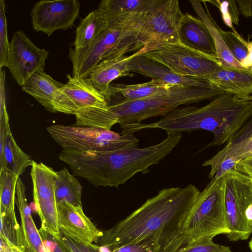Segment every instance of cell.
<instances>
[{
    "instance_id": "1",
    "label": "cell",
    "mask_w": 252,
    "mask_h": 252,
    "mask_svg": "<svg viewBox=\"0 0 252 252\" xmlns=\"http://www.w3.org/2000/svg\"><path fill=\"white\" fill-rule=\"evenodd\" d=\"M200 192L192 184L161 189L103 231L95 244L119 247L146 243L157 245L165 252H179L192 244L183 234L182 227Z\"/></svg>"
},
{
    "instance_id": "2",
    "label": "cell",
    "mask_w": 252,
    "mask_h": 252,
    "mask_svg": "<svg viewBox=\"0 0 252 252\" xmlns=\"http://www.w3.org/2000/svg\"><path fill=\"white\" fill-rule=\"evenodd\" d=\"M161 142L145 148L138 145L107 152L63 150L61 160L73 173L88 181L95 187H118L137 173H147L179 143L181 133L167 132Z\"/></svg>"
},
{
    "instance_id": "3",
    "label": "cell",
    "mask_w": 252,
    "mask_h": 252,
    "mask_svg": "<svg viewBox=\"0 0 252 252\" xmlns=\"http://www.w3.org/2000/svg\"><path fill=\"white\" fill-rule=\"evenodd\" d=\"M252 126V95L225 93L200 107H179L157 122L144 124L143 128L175 133L204 129L214 134V140L208 145L212 146L237 142L240 134Z\"/></svg>"
},
{
    "instance_id": "4",
    "label": "cell",
    "mask_w": 252,
    "mask_h": 252,
    "mask_svg": "<svg viewBox=\"0 0 252 252\" xmlns=\"http://www.w3.org/2000/svg\"><path fill=\"white\" fill-rule=\"evenodd\" d=\"M225 93L214 85L183 86L175 85L169 90L140 99L111 100L110 108L119 118L120 126L140 123L146 119L164 116L182 105L213 99Z\"/></svg>"
},
{
    "instance_id": "5",
    "label": "cell",
    "mask_w": 252,
    "mask_h": 252,
    "mask_svg": "<svg viewBox=\"0 0 252 252\" xmlns=\"http://www.w3.org/2000/svg\"><path fill=\"white\" fill-rule=\"evenodd\" d=\"M140 25L127 24L108 27L89 47L78 50L71 48L69 56L72 63V77L88 78L102 60L124 56L141 49L144 44L139 36Z\"/></svg>"
},
{
    "instance_id": "6",
    "label": "cell",
    "mask_w": 252,
    "mask_h": 252,
    "mask_svg": "<svg viewBox=\"0 0 252 252\" xmlns=\"http://www.w3.org/2000/svg\"><path fill=\"white\" fill-rule=\"evenodd\" d=\"M183 234L191 243L211 241L219 234L229 233L223 176L213 178L202 191L185 220Z\"/></svg>"
},
{
    "instance_id": "7",
    "label": "cell",
    "mask_w": 252,
    "mask_h": 252,
    "mask_svg": "<svg viewBox=\"0 0 252 252\" xmlns=\"http://www.w3.org/2000/svg\"><path fill=\"white\" fill-rule=\"evenodd\" d=\"M47 130L63 150L107 152L138 145L134 134H120L110 129L53 125Z\"/></svg>"
},
{
    "instance_id": "8",
    "label": "cell",
    "mask_w": 252,
    "mask_h": 252,
    "mask_svg": "<svg viewBox=\"0 0 252 252\" xmlns=\"http://www.w3.org/2000/svg\"><path fill=\"white\" fill-rule=\"evenodd\" d=\"M183 15L178 0H157L140 24L139 36L144 46L135 55L165 44L180 43L179 30Z\"/></svg>"
},
{
    "instance_id": "9",
    "label": "cell",
    "mask_w": 252,
    "mask_h": 252,
    "mask_svg": "<svg viewBox=\"0 0 252 252\" xmlns=\"http://www.w3.org/2000/svg\"><path fill=\"white\" fill-rule=\"evenodd\" d=\"M225 206L230 241L245 240L252 233L246 217V211L252 204V185L249 176L237 170L223 175Z\"/></svg>"
},
{
    "instance_id": "10",
    "label": "cell",
    "mask_w": 252,
    "mask_h": 252,
    "mask_svg": "<svg viewBox=\"0 0 252 252\" xmlns=\"http://www.w3.org/2000/svg\"><path fill=\"white\" fill-rule=\"evenodd\" d=\"M141 55L184 76L203 77L222 65L217 56L194 50L181 43L165 44Z\"/></svg>"
},
{
    "instance_id": "11",
    "label": "cell",
    "mask_w": 252,
    "mask_h": 252,
    "mask_svg": "<svg viewBox=\"0 0 252 252\" xmlns=\"http://www.w3.org/2000/svg\"><path fill=\"white\" fill-rule=\"evenodd\" d=\"M31 166L33 201L41 220V227L58 238L61 231L55 192L56 171L42 162L34 160Z\"/></svg>"
},
{
    "instance_id": "12",
    "label": "cell",
    "mask_w": 252,
    "mask_h": 252,
    "mask_svg": "<svg viewBox=\"0 0 252 252\" xmlns=\"http://www.w3.org/2000/svg\"><path fill=\"white\" fill-rule=\"evenodd\" d=\"M49 52L35 46L22 31L13 34L6 66L20 86L40 69H44Z\"/></svg>"
},
{
    "instance_id": "13",
    "label": "cell",
    "mask_w": 252,
    "mask_h": 252,
    "mask_svg": "<svg viewBox=\"0 0 252 252\" xmlns=\"http://www.w3.org/2000/svg\"><path fill=\"white\" fill-rule=\"evenodd\" d=\"M64 86L59 90L54 100L55 112L75 115L82 109L89 108L107 109L105 98L93 86L90 79L74 78L70 74Z\"/></svg>"
},
{
    "instance_id": "14",
    "label": "cell",
    "mask_w": 252,
    "mask_h": 252,
    "mask_svg": "<svg viewBox=\"0 0 252 252\" xmlns=\"http://www.w3.org/2000/svg\"><path fill=\"white\" fill-rule=\"evenodd\" d=\"M80 4L77 0H42L31 11L33 29L50 36L58 30L71 28L78 17Z\"/></svg>"
},
{
    "instance_id": "15",
    "label": "cell",
    "mask_w": 252,
    "mask_h": 252,
    "mask_svg": "<svg viewBox=\"0 0 252 252\" xmlns=\"http://www.w3.org/2000/svg\"><path fill=\"white\" fill-rule=\"evenodd\" d=\"M60 231L73 240L86 245L96 244L103 234L85 215L82 206L66 202L58 203Z\"/></svg>"
},
{
    "instance_id": "16",
    "label": "cell",
    "mask_w": 252,
    "mask_h": 252,
    "mask_svg": "<svg viewBox=\"0 0 252 252\" xmlns=\"http://www.w3.org/2000/svg\"><path fill=\"white\" fill-rule=\"evenodd\" d=\"M157 0H102L96 9L108 28L117 25L141 24Z\"/></svg>"
},
{
    "instance_id": "17",
    "label": "cell",
    "mask_w": 252,
    "mask_h": 252,
    "mask_svg": "<svg viewBox=\"0 0 252 252\" xmlns=\"http://www.w3.org/2000/svg\"><path fill=\"white\" fill-rule=\"evenodd\" d=\"M128 67L132 73H138L172 85L183 86L213 85L205 76L191 77L179 75L164 65L143 55L136 56L130 59L128 63Z\"/></svg>"
},
{
    "instance_id": "18",
    "label": "cell",
    "mask_w": 252,
    "mask_h": 252,
    "mask_svg": "<svg viewBox=\"0 0 252 252\" xmlns=\"http://www.w3.org/2000/svg\"><path fill=\"white\" fill-rule=\"evenodd\" d=\"M179 34L180 42L183 45L204 54L217 56L211 33L199 18L188 13L183 14Z\"/></svg>"
},
{
    "instance_id": "19",
    "label": "cell",
    "mask_w": 252,
    "mask_h": 252,
    "mask_svg": "<svg viewBox=\"0 0 252 252\" xmlns=\"http://www.w3.org/2000/svg\"><path fill=\"white\" fill-rule=\"evenodd\" d=\"M135 54L116 58L104 59L91 72L89 78L96 90L108 100L111 83L121 77H132L128 63Z\"/></svg>"
},
{
    "instance_id": "20",
    "label": "cell",
    "mask_w": 252,
    "mask_h": 252,
    "mask_svg": "<svg viewBox=\"0 0 252 252\" xmlns=\"http://www.w3.org/2000/svg\"><path fill=\"white\" fill-rule=\"evenodd\" d=\"M18 177L5 169H0V229L10 234L22 231L15 211L16 186Z\"/></svg>"
},
{
    "instance_id": "21",
    "label": "cell",
    "mask_w": 252,
    "mask_h": 252,
    "mask_svg": "<svg viewBox=\"0 0 252 252\" xmlns=\"http://www.w3.org/2000/svg\"><path fill=\"white\" fill-rule=\"evenodd\" d=\"M205 77L225 93L241 97H248L252 94L251 70L236 69L221 65Z\"/></svg>"
},
{
    "instance_id": "22",
    "label": "cell",
    "mask_w": 252,
    "mask_h": 252,
    "mask_svg": "<svg viewBox=\"0 0 252 252\" xmlns=\"http://www.w3.org/2000/svg\"><path fill=\"white\" fill-rule=\"evenodd\" d=\"M25 191V186L19 177L16 186L15 204L20 215L21 226L26 244V252H49L32 219L31 209L28 204Z\"/></svg>"
},
{
    "instance_id": "23",
    "label": "cell",
    "mask_w": 252,
    "mask_h": 252,
    "mask_svg": "<svg viewBox=\"0 0 252 252\" xmlns=\"http://www.w3.org/2000/svg\"><path fill=\"white\" fill-rule=\"evenodd\" d=\"M193 10L208 27L214 41L217 56L220 63L229 68L250 70L243 67L241 63L234 58L220 32V28L211 16L205 0H190Z\"/></svg>"
},
{
    "instance_id": "24",
    "label": "cell",
    "mask_w": 252,
    "mask_h": 252,
    "mask_svg": "<svg viewBox=\"0 0 252 252\" xmlns=\"http://www.w3.org/2000/svg\"><path fill=\"white\" fill-rule=\"evenodd\" d=\"M64 85L54 79L42 69L31 75L21 87L23 91L33 96L46 110L56 113L54 105L55 96Z\"/></svg>"
},
{
    "instance_id": "25",
    "label": "cell",
    "mask_w": 252,
    "mask_h": 252,
    "mask_svg": "<svg viewBox=\"0 0 252 252\" xmlns=\"http://www.w3.org/2000/svg\"><path fill=\"white\" fill-rule=\"evenodd\" d=\"M174 86L155 79L146 83L136 84H111L107 101L111 97L123 98L120 100L126 101L140 99L169 90Z\"/></svg>"
},
{
    "instance_id": "26",
    "label": "cell",
    "mask_w": 252,
    "mask_h": 252,
    "mask_svg": "<svg viewBox=\"0 0 252 252\" xmlns=\"http://www.w3.org/2000/svg\"><path fill=\"white\" fill-rule=\"evenodd\" d=\"M33 160L18 146L12 132L5 137L2 150L0 151V167L5 168L18 177L27 167L32 166Z\"/></svg>"
},
{
    "instance_id": "27",
    "label": "cell",
    "mask_w": 252,
    "mask_h": 252,
    "mask_svg": "<svg viewBox=\"0 0 252 252\" xmlns=\"http://www.w3.org/2000/svg\"><path fill=\"white\" fill-rule=\"evenodd\" d=\"M251 157H252V132L240 141L227 143L223 149L205 161L202 165L211 167L209 176L212 180L225 159L231 158L239 162Z\"/></svg>"
},
{
    "instance_id": "28",
    "label": "cell",
    "mask_w": 252,
    "mask_h": 252,
    "mask_svg": "<svg viewBox=\"0 0 252 252\" xmlns=\"http://www.w3.org/2000/svg\"><path fill=\"white\" fill-rule=\"evenodd\" d=\"M108 25L97 9L91 11L82 19L75 32V38L72 45L78 50L89 47Z\"/></svg>"
},
{
    "instance_id": "29",
    "label": "cell",
    "mask_w": 252,
    "mask_h": 252,
    "mask_svg": "<svg viewBox=\"0 0 252 252\" xmlns=\"http://www.w3.org/2000/svg\"><path fill=\"white\" fill-rule=\"evenodd\" d=\"M82 190L79 180L66 168L56 172L55 192L57 203L66 202L76 206H82Z\"/></svg>"
},
{
    "instance_id": "30",
    "label": "cell",
    "mask_w": 252,
    "mask_h": 252,
    "mask_svg": "<svg viewBox=\"0 0 252 252\" xmlns=\"http://www.w3.org/2000/svg\"><path fill=\"white\" fill-rule=\"evenodd\" d=\"M220 32L230 51L243 67L248 55V41L238 33L224 31L221 29Z\"/></svg>"
},
{
    "instance_id": "31",
    "label": "cell",
    "mask_w": 252,
    "mask_h": 252,
    "mask_svg": "<svg viewBox=\"0 0 252 252\" xmlns=\"http://www.w3.org/2000/svg\"><path fill=\"white\" fill-rule=\"evenodd\" d=\"M10 43L8 40L7 21L5 13V1L0 0V68L5 66Z\"/></svg>"
},
{
    "instance_id": "32",
    "label": "cell",
    "mask_w": 252,
    "mask_h": 252,
    "mask_svg": "<svg viewBox=\"0 0 252 252\" xmlns=\"http://www.w3.org/2000/svg\"><path fill=\"white\" fill-rule=\"evenodd\" d=\"M97 247L98 252H165L157 245L146 243L119 247L99 245Z\"/></svg>"
},
{
    "instance_id": "33",
    "label": "cell",
    "mask_w": 252,
    "mask_h": 252,
    "mask_svg": "<svg viewBox=\"0 0 252 252\" xmlns=\"http://www.w3.org/2000/svg\"><path fill=\"white\" fill-rule=\"evenodd\" d=\"M229 247L215 243L213 240L194 242L179 252H221Z\"/></svg>"
},
{
    "instance_id": "34",
    "label": "cell",
    "mask_w": 252,
    "mask_h": 252,
    "mask_svg": "<svg viewBox=\"0 0 252 252\" xmlns=\"http://www.w3.org/2000/svg\"><path fill=\"white\" fill-rule=\"evenodd\" d=\"M39 231L44 244L49 252H71L63 243L60 237L57 238L53 236L41 227Z\"/></svg>"
},
{
    "instance_id": "35",
    "label": "cell",
    "mask_w": 252,
    "mask_h": 252,
    "mask_svg": "<svg viewBox=\"0 0 252 252\" xmlns=\"http://www.w3.org/2000/svg\"><path fill=\"white\" fill-rule=\"evenodd\" d=\"M60 239L71 252H98L95 244L86 245L76 241L61 232Z\"/></svg>"
},
{
    "instance_id": "36",
    "label": "cell",
    "mask_w": 252,
    "mask_h": 252,
    "mask_svg": "<svg viewBox=\"0 0 252 252\" xmlns=\"http://www.w3.org/2000/svg\"><path fill=\"white\" fill-rule=\"evenodd\" d=\"M206 1L212 3L220 9L224 23L231 29L234 33H237L238 32L233 25L232 19L228 11V0L221 1L217 0H206Z\"/></svg>"
},
{
    "instance_id": "37",
    "label": "cell",
    "mask_w": 252,
    "mask_h": 252,
    "mask_svg": "<svg viewBox=\"0 0 252 252\" xmlns=\"http://www.w3.org/2000/svg\"><path fill=\"white\" fill-rule=\"evenodd\" d=\"M238 161L231 158H227L221 163L219 168L213 178L217 179L222 177L227 172L236 170V167Z\"/></svg>"
},
{
    "instance_id": "38",
    "label": "cell",
    "mask_w": 252,
    "mask_h": 252,
    "mask_svg": "<svg viewBox=\"0 0 252 252\" xmlns=\"http://www.w3.org/2000/svg\"><path fill=\"white\" fill-rule=\"evenodd\" d=\"M239 13L246 17L252 16V0H236Z\"/></svg>"
},
{
    "instance_id": "39",
    "label": "cell",
    "mask_w": 252,
    "mask_h": 252,
    "mask_svg": "<svg viewBox=\"0 0 252 252\" xmlns=\"http://www.w3.org/2000/svg\"><path fill=\"white\" fill-rule=\"evenodd\" d=\"M228 11L233 23L238 25L239 21V11L236 0H228Z\"/></svg>"
},
{
    "instance_id": "40",
    "label": "cell",
    "mask_w": 252,
    "mask_h": 252,
    "mask_svg": "<svg viewBox=\"0 0 252 252\" xmlns=\"http://www.w3.org/2000/svg\"><path fill=\"white\" fill-rule=\"evenodd\" d=\"M236 170L241 172L246 170L252 171V157L242 160L238 162L237 165Z\"/></svg>"
},
{
    "instance_id": "41",
    "label": "cell",
    "mask_w": 252,
    "mask_h": 252,
    "mask_svg": "<svg viewBox=\"0 0 252 252\" xmlns=\"http://www.w3.org/2000/svg\"><path fill=\"white\" fill-rule=\"evenodd\" d=\"M248 55L243 67L252 71V41H248Z\"/></svg>"
},
{
    "instance_id": "42",
    "label": "cell",
    "mask_w": 252,
    "mask_h": 252,
    "mask_svg": "<svg viewBox=\"0 0 252 252\" xmlns=\"http://www.w3.org/2000/svg\"><path fill=\"white\" fill-rule=\"evenodd\" d=\"M246 218L252 228V204L250 205L246 211Z\"/></svg>"
},
{
    "instance_id": "43",
    "label": "cell",
    "mask_w": 252,
    "mask_h": 252,
    "mask_svg": "<svg viewBox=\"0 0 252 252\" xmlns=\"http://www.w3.org/2000/svg\"><path fill=\"white\" fill-rule=\"evenodd\" d=\"M242 173H244L249 176V177L250 179L252 185V171L249 170H244Z\"/></svg>"
},
{
    "instance_id": "44",
    "label": "cell",
    "mask_w": 252,
    "mask_h": 252,
    "mask_svg": "<svg viewBox=\"0 0 252 252\" xmlns=\"http://www.w3.org/2000/svg\"><path fill=\"white\" fill-rule=\"evenodd\" d=\"M249 246L251 250V252H252V238H251L250 241L249 242Z\"/></svg>"
},
{
    "instance_id": "45",
    "label": "cell",
    "mask_w": 252,
    "mask_h": 252,
    "mask_svg": "<svg viewBox=\"0 0 252 252\" xmlns=\"http://www.w3.org/2000/svg\"><path fill=\"white\" fill-rule=\"evenodd\" d=\"M16 252H26L24 250H23L22 249H19L18 251Z\"/></svg>"
},
{
    "instance_id": "46",
    "label": "cell",
    "mask_w": 252,
    "mask_h": 252,
    "mask_svg": "<svg viewBox=\"0 0 252 252\" xmlns=\"http://www.w3.org/2000/svg\"><path fill=\"white\" fill-rule=\"evenodd\" d=\"M232 252L230 249V250H227V251H223V252Z\"/></svg>"
}]
</instances>
